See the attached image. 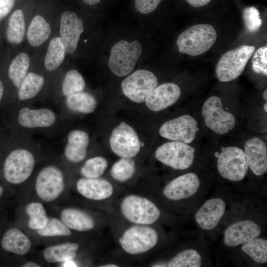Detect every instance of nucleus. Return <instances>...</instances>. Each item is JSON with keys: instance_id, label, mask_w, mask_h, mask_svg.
I'll return each instance as SVG.
<instances>
[{"instance_id": "f257e3e1", "label": "nucleus", "mask_w": 267, "mask_h": 267, "mask_svg": "<svg viewBox=\"0 0 267 267\" xmlns=\"http://www.w3.org/2000/svg\"><path fill=\"white\" fill-rule=\"evenodd\" d=\"M217 38L216 31L212 25L197 24L181 33L178 37L177 44L180 52L195 56L210 49Z\"/></svg>"}, {"instance_id": "f03ea898", "label": "nucleus", "mask_w": 267, "mask_h": 267, "mask_svg": "<svg viewBox=\"0 0 267 267\" xmlns=\"http://www.w3.org/2000/svg\"><path fill=\"white\" fill-rule=\"evenodd\" d=\"M120 211L127 221L135 224H152L161 215L160 209L152 201L135 194L127 195L122 200Z\"/></svg>"}, {"instance_id": "7ed1b4c3", "label": "nucleus", "mask_w": 267, "mask_h": 267, "mask_svg": "<svg viewBox=\"0 0 267 267\" xmlns=\"http://www.w3.org/2000/svg\"><path fill=\"white\" fill-rule=\"evenodd\" d=\"M141 53V45L137 40L118 42L111 49L108 60L110 71L120 77L128 75L134 68Z\"/></svg>"}, {"instance_id": "20e7f679", "label": "nucleus", "mask_w": 267, "mask_h": 267, "mask_svg": "<svg viewBox=\"0 0 267 267\" xmlns=\"http://www.w3.org/2000/svg\"><path fill=\"white\" fill-rule=\"evenodd\" d=\"M158 239V233L154 228L148 225L135 224L124 231L119 239V243L125 252L136 255L153 248Z\"/></svg>"}, {"instance_id": "39448f33", "label": "nucleus", "mask_w": 267, "mask_h": 267, "mask_svg": "<svg viewBox=\"0 0 267 267\" xmlns=\"http://www.w3.org/2000/svg\"><path fill=\"white\" fill-rule=\"evenodd\" d=\"M255 49L254 46L242 45L224 53L216 68L218 80L227 82L237 78L243 72Z\"/></svg>"}, {"instance_id": "423d86ee", "label": "nucleus", "mask_w": 267, "mask_h": 267, "mask_svg": "<svg viewBox=\"0 0 267 267\" xmlns=\"http://www.w3.org/2000/svg\"><path fill=\"white\" fill-rule=\"evenodd\" d=\"M217 168L223 178L233 181L241 180L249 169L244 151L235 146L222 147L217 160Z\"/></svg>"}, {"instance_id": "0eeeda50", "label": "nucleus", "mask_w": 267, "mask_h": 267, "mask_svg": "<svg viewBox=\"0 0 267 267\" xmlns=\"http://www.w3.org/2000/svg\"><path fill=\"white\" fill-rule=\"evenodd\" d=\"M195 149L187 143L171 141L160 146L156 150V158L163 164L176 170L190 167L194 159Z\"/></svg>"}, {"instance_id": "6e6552de", "label": "nucleus", "mask_w": 267, "mask_h": 267, "mask_svg": "<svg viewBox=\"0 0 267 267\" xmlns=\"http://www.w3.org/2000/svg\"><path fill=\"white\" fill-rule=\"evenodd\" d=\"M32 153L25 149H17L6 157L3 166L5 179L12 184H19L31 176L35 166Z\"/></svg>"}, {"instance_id": "1a4fd4ad", "label": "nucleus", "mask_w": 267, "mask_h": 267, "mask_svg": "<svg viewBox=\"0 0 267 267\" xmlns=\"http://www.w3.org/2000/svg\"><path fill=\"white\" fill-rule=\"evenodd\" d=\"M158 80L152 72L140 69L135 71L121 83L124 95L132 101L141 103L157 86Z\"/></svg>"}, {"instance_id": "9d476101", "label": "nucleus", "mask_w": 267, "mask_h": 267, "mask_svg": "<svg viewBox=\"0 0 267 267\" xmlns=\"http://www.w3.org/2000/svg\"><path fill=\"white\" fill-rule=\"evenodd\" d=\"M202 115L206 126L219 134L227 133L235 124L234 116L223 109L222 100L218 96H212L206 100L202 107Z\"/></svg>"}, {"instance_id": "9b49d317", "label": "nucleus", "mask_w": 267, "mask_h": 267, "mask_svg": "<svg viewBox=\"0 0 267 267\" xmlns=\"http://www.w3.org/2000/svg\"><path fill=\"white\" fill-rule=\"evenodd\" d=\"M109 143L112 151L121 158L134 157L141 147L136 132L125 122H121L112 131Z\"/></svg>"}, {"instance_id": "f8f14e48", "label": "nucleus", "mask_w": 267, "mask_h": 267, "mask_svg": "<svg viewBox=\"0 0 267 267\" xmlns=\"http://www.w3.org/2000/svg\"><path fill=\"white\" fill-rule=\"evenodd\" d=\"M65 186L62 172L54 166H48L39 173L36 180V191L42 200L51 202L58 198Z\"/></svg>"}, {"instance_id": "ddd939ff", "label": "nucleus", "mask_w": 267, "mask_h": 267, "mask_svg": "<svg viewBox=\"0 0 267 267\" xmlns=\"http://www.w3.org/2000/svg\"><path fill=\"white\" fill-rule=\"evenodd\" d=\"M198 130L196 120L185 115L164 123L159 129V134L166 139L188 144L194 140Z\"/></svg>"}, {"instance_id": "4468645a", "label": "nucleus", "mask_w": 267, "mask_h": 267, "mask_svg": "<svg viewBox=\"0 0 267 267\" xmlns=\"http://www.w3.org/2000/svg\"><path fill=\"white\" fill-rule=\"evenodd\" d=\"M84 29L83 19L76 13L66 11L61 14L59 34L66 53L70 54L75 52Z\"/></svg>"}, {"instance_id": "2eb2a0df", "label": "nucleus", "mask_w": 267, "mask_h": 267, "mask_svg": "<svg viewBox=\"0 0 267 267\" xmlns=\"http://www.w3.org/2000/svg\"><path fill=\"white\" fill-rule=\"evenodd\" d=\"M200 182L192 173L180 176L169 182L163 188V194L167 199L179 201L189 198L198 191Z\"/></svg>"}, {"instance_id": "dca6fc26", "label": "nucleus", "mask_w": 267, "mask_h": 267, "mask_svg": "<svg viewBox=\"0 0 267 267\" xmlns=\"http://www.w3.org/2000/svg\"><path fill=\"white\" fill-rule=\"evenodd\" d=\"M261 233L260 226L255 222L242 220L231 224L225 229L223 242L228 246H237L258 237Z\"/></svg>"}, {"instance_id": "f3484780", "label": "nucleus", "mask_w": 267, "mask_h": 267, "mask_svg": "<svg viewBox=\"0 0 267 267\" xmlns=\"http://www.w3.org/2000/svg\"><path fill=\"white\" fill-rule=\"evenodd\" d=\"M180 94V89L177 85L166 83L157 86L147 95L145 102L150 110L158 112L175 103Z\"/></svg>"}, {"instance_id": "a211bd4d", "label": "nucleus", "mask_w": 267, "mask_h": 267, "mask_svg": "<svg viewBox=\"0 0 267 267\" xmlns=\"http://www.w3.org/2000/svg\"><path fill=\"white\" fill-rule=\"evenodd\" d=\"M225 202L220 198L206 201L195 214V220L203 229L211 230L219 224L225 211Z\"/></svg>"}, {"instance_id": "6ab92c4d", "label": "nucleus", "mask_w": 267, "mask_h": 267, "mask_svg": "<svg viewBox=\"0 0 267 267\" xmlns=\"http://www.w3.org/2000/svg\"><path fill=\"white\" fill-rule=\"evenodd\" d=\"M244 153L251 171L262 176L267 171V148L265 143L258 137H252L245 143Z\"/></svg>"}, {"instance_id": "aec40b11", "label": "nucleus", "mask_w": 267, "mask_h": 267, "mask_svg": "<svg viewBox=\"0 0 267 267\" xmlns=\"http://www.w3.org/2000/svg\"><path fill=\"white\" fill-rule=\"evenodd\" d=\"M76 187L83 197L95 201L108 199L114 192L112 184L107 180L99 178H80L77 181Z\"/></svg>"}, {"instance_id": "412c9836", "label": "nucleus", "mask_w": 267, "mask_h": 267, "mask_svg": "<svg viewBox=\"0 0 267 267\" xmlns=\"http://www.w3.org/2000/svg\"><path fill=\"white\" fill-rule=\"evenodd\" d=\"M55 120L54 112L47 108L31 109L24 107L19 111L18 116L19 124L27 128L49 127L54 124Z\"/></svg>"}, {"instance_id": "4be33fe9", "label": "nucleus", "mask_w": 267, "mask_h": 267, "mask_svg": "<svg viewBox=\"0 0 267 267\" xmlns=\"http://www.w3.org/2000/svg\"><path fill=\"white\" fill-rule=\"evenodd\" d=\"M89 142V136L86 132L79 130L70 132L64 149L66 158L75 163L82 161L87 156Z\"/></svg>"}, {"instance_id": "5701e85b", "label": "nucleus", "mask_w": 267, "mask_h": 267, "mask_svg": "<svg viewBox=\"0 0 267 267\" xmlns=\"http://www.w3.org/2000/svg\"><path fill=\"white\" fill-rule=\"evenodd\" d=\"M61 219L70 229L78 231H87L93 229L95 222L89 214L76 208H67L61 213Z\"/></svg>"}, {"instance_id": "b1692460", "label": "nucleus", "mask_w": 267, "mask_h": 267, "mask_svg": "<svg viewBox=\"0 0 267 267\" xmlns=\"http://www.w3.org/2000/svg\"><path fill=\"white\" fill-rule=\"evenodd\" d=\"M2 248L18 255L27 254L31 247L30 239L19 229L12 228L4 233L1 240Z\"/></svg>"}, {"instance_id": "393cba45", "label": "nucleus", "mask_w": 267, "mask_h": 267, "mask_svg": "<svg viewBox=\"0 0 267 267\" xmlns=\"http://www.w3.org/2000/svg\"><path fill=\"white\" fill-rule=\"evenodd\" d=\"M50 34L51 28L49 23L42 16L37 15L32 19L26 35L30 45L38 47L48 39Z\"/></svg>"}, {"instance_id": "a878e982", "label": "nucleus", "mask_w": 267, "mask_h": 267, "mask_svg": "<svg viewBox=\"0 0 267 267\" xmlns=\"http://www.w3.org/2000/svg\"><path fill=\"white\" fill-rule=\"evenodd\" d=\"M79 245L76 243H65L45 248L43 255L49 263H53L73 260L76 256Z\"/></svg>"}, {"instance_id": "bb28decb", "label": "nucleus", "mask_w": 267, "mask_h": 267, "mask_svg": "<svg viewBox=\"0 0 267 267\" xmlns=\"http://www.w3.org/2000/svg\"><path fill=\"white\" fill-rule=\"evenodd\" d=\"M66 97L67 107L75 112L89 114L93 112L97 106L95 97L87 92H78Z\"/></svg>"}, {"instance_id": "cd10ccee", "label": "nucleus", "mask_w": 267, "mask_h": 267, "mask_svg": "<svg viewBox=\"0 0 267 267\" xmlns=\"http://www.w3.org/2000/svg\"><path fill=\"white\" fill-rule=\"evenodd\" d=\"M25 33V17L23 11L18 9L10 15L6 35L7 41L13 44L22 42Z\"/></svg>"}, {"instance_id": "c85d7f7f", "label": "nucleus", "mask_w": 267, "mask_h": 267, "mask_svg": "<svg viewBox=\"0 0 267 267\" xmlns=\"http://www.w3.org/2000/svg\"><path fill=\"white\" fill-rule=\"evenodd\" d=\"M66 51L60 37L52 38L47 47L44 58L45 68L49 71L57 69L63 63Z\"/></svg>"}, {"instance_id": "c756f323", "label": "nucleus", "mask_w": 267, "mask_h": 267, "mask_svg": "<svg viewBox=\"0 0 267 267\" xmlns=\"http://www.w3.org/2000/svg\"><path fill=\"white\" fill-rule=\"evenodd\" d=\"M44 82L42 76L33 72L28 73L18 88V99L23 101L34 97L42 89Z\"/></svg>"}, {"instance_id": "7c9ffc66", "label": "nucleus", "mask_w": 267, "mask_h": 267, "mask_svg": "<svg viewBox=\"0 0 267 267\" xmlns=\"http://www.w3.org/2000/svg\"><path fill=\"white\" fill-rule=\"evenodd\" d=\"M30 63L29 56L24 52L19 53L10 63L8 76L16 88H19L28 74Z\"/></svg>"}, {"instance_id": "2f4dec72", "label": "nucleus", "mask_w": 267, "mask_h": 267, "mask_svg": "<svg viewBox=\"0 0 267 267\" xmlns=\"http://www.w3.org/2000/svg\"><path fill=\"white\" fill-rule=\"evenodd\" d=\"M242 251L253 261L259 264L267 262V240L256 237L242 244Z\"/></svg>"}, {"instance_id": "473e14b6", "label": "nucleus", "mask_w": 267, "mask_h": 267, "mask_svg": "<svg viewBox=\"0 0 267 267\" xmlns=\"http://www.w3.org/2000/svg\"><path fill=\"white\" fill-rule=\"evenodd\" d=\"M202 257L195 250H183L173 257L167 264L169 267H199L202 265Z\"/></svg>"}, {"instance_id": "72a5a7b5", "label": "nucleus", "mask_w": 267, "mask_h": 267, "mask_svg": "<svg viewBox=\"0 0 267 267\" xmlns=\"http://www.w3.org/2000/svg\"><path fill=\"white\" fill-rule=\"evenodd\" d=\"M135 170V162L133 159L121 158L112 165L110 175L114 180L124 182L134 176Z\"/></svg>"}, {"instance_id": "f704fd0d", "label": "nucleus", "mask_w": 267, "mask_h": 267, "mask_svg": "<svg viewBox=\"0 0 267 267\" xmlns=\"http://www.w3.org/2000/svg\"><path fill=\"white\" fill-rule=\"evenodd\" d=\"M25 211L29 217L28 226L32 229L39 230L42 228L49 220L44 207L40 203L32 202L29 204Z\"/></svg>"}, {"instance_id": "c9c22d12", "label": "nucleus", "mask_w": 267, "mask_h": 267, "mask_svg": "<svg viewBox=\"0 0 267 267\" xmlns=\"http://www.w3.org/2000/svg\"><path fill=\"white\" fill-rule=\"evenodd\" d=\"M86 87L85 81L82 75L76 70L67 72L62 85L63 94L67 96L71 94L82 91Z\"/></svg>"}, {"instance_id": "e433bc0d", "label": "nucleus", "mask_w": 267, "mask_h": 267, "mask_svg": "<svg viewBox=\"0 0 267 267\" xmlns=\"http://www.w3.org/2000/svg\"><path fill=\"white\" fill-rule=\"evenodd\" d=\"M107 166L108 162L104 157H92L86 161L81 168L80 173L86 178H98L103 174Z\"/></svg>"}, {"instance_id": "4c0bfd02", "label": "nucleus", "mask_w": 267, "mask_h": 267, "mask_svg": "<svg viewBox=\"0 0 267 267\" xmlns=\"http://www.w3.org/2000/svg\"><path fill=\"white\" fill-rule=\"evenodd\" d=\"M42 236H69L72 234L70 228L64 223L56 218L49 219L46 225L38 230Z\"/></svg>"}, {"instance_id": "58836bf2", "label": "nucleus", "mask_w": 267, "mask_h": 267, "mask_svg": "<svg viewBox=\"0 0 267 267\" xmlns=\"http://www.w3.org/2000/svg\"><path fill=\"white\" fill-rule=\"evenodd\" d=\"M242 18L245 27L249 32H256L262 25L260 12L254 6L244 8L242 13Z\"/></svg>"}, {"instance_id": "ea45409f", "label": "nucleus", "mask_w": 267, "mask_h": 267, "mask_svg": "<svg viewBox=\"0 0 267 267\" xmlns=\"http://www.w3.org/2000/svg\"><path fill=\"white\" fill-rule=\"evenodd\" d=\"M252 68L254 72L267 76V46L259 48L253 54Z\"/></svg>"}, {"instance_id": "a19ab883", "label": "nucleus", "mask_w": 267, "mask_h": 267, "mask_svg": "<svg viewBox=\"0 0 267 267\" xmlns=\"http://www.w3.org/2000/svg\"><path fill=\"white\" fill-rule=\"evenodd\" d=\"M162 0H134L136 9L141 14H148L153 11Z\"/></svg>"}, {"instance_id": "79ce46f5", "label": "nucleus", "mask_w": 267, "mask_h": 267, "mask_svg": "<svg viewBox=\"0 0 267 267\" xmlns=\"http://www.w3.org/2000/svg\"><path fill=\"white\" fill-rule=\"evenodd\" d=\"M15 0H0V20L5 17L14 6Z\"/></svg>"}, {"instance_id": "37998d69", "label": "nucleus", "mask_w": 267, "mask_h": 267, "mask_svg": "<svg viewBox=\"0 0 267 267\" xmlns=\"http://www.w3.org/2000/svg\"><path fill=\"white\" fill-rule=\"evenodd\" d=\"M190 5L195 7H199L208 4L211 0H185Z\"/></svg>"}, {"instance_id": "c03bdc74", "label": "nucleus", "mask_w": 267, "mask_h": 267, "mask_svg": "<svg viewBox=\"0 0 267 267\" xmlns=\"http://www.w3.org/2000/svg\"><path fill=\"white\" fill-rule=\"evenodd\" d=\"M77 264L73 260H68L64 262L63 267H77Z\"/></svg>"}, {"instance_id": "a18cd8bd", "label": "nucleus", "mask_w": 267, "mask_h": 267, "mask_svg": "<svg viewBox=\"0 0 267 267\" xmlns=\"http://www.w3.org/2000/svg\"><path fill=\"white\" fill-rule=\"evenodd\" d=\"M23 267H40L41 266L39 265L32 262H29L26 263V264H24L22 266Z\"/></svg>"}, {"instance_id": "49530a36", "label": "nucleus", "mask_w": 267, "mask_h": 267, "mask_svg": "<svg viewBox=\"0 0 267 267\" xmlns=\"http://www.w3.org/2000/svg\"><path fill=\"white\" fill-rule=\"evenodd\" d=\"M85 3L89 5H95L98 3L101 0H82Z\"/></svg>"}, {"instance_id": "de8ad7c7", "label": "nucleus", "mask_w": 267, "mask_h": 267, "mask_svg": "<svg viewBox=\"0 0 267 267\" xmlns=\"http://www.w3.org/2000/svg\"><path fill=\"white\" fill-rule=\"evenodd\" d=\"M4 91V87L2 83L0 80V101L1 100Z\"/></svg>"}, {"instance_id": "09e8293b", "label": "nucleus", "mask_w": 267, "mask_h": 267, "mask_svg": "<svg viewBox=\"0 0 267 267\" xmlns=\"http://www.w3.org/2000/svg\"><path fill=\"white\" fill-rule=\"evenodd\" d=\"M101 267H117L118 266L115 264L108 263L100 266Z\"/></svg>"}, {"instance_id": "8fccbe9b", "label": "nucleus", "mask_w": 267, "mask_h": 267, "mask_svg": "<svg viewBox=\"0 0 267 267\" xmlns=\"http://www.w3.org/2000/svg\"><path fill=\"white\" fill-rule=\"evenodd\" d=\"M263 97L265 100H267V89H266L264 92Z\"/></svg>"}, {"instance_id": "3c124183", "label": "nucleus", "mask_w": 267, "mask_h": 267, "mask_svg": "<svg viewBox=\"0 0 267 267\" xmlns=\"http://www.w3.org/2000/svg\"><path fill=\"white\" fill-rule=\"evenodd\" d=\"M3 191V190L2 187L0 186V197L2 195Z\"/></svg>"}, {"instance_id": "603ef678", "label": "nucleus", "mask_w": 267, "mask_h": 267, "mask_svg": "<svg viewBox=\"0 0 267 267\" xmlns=\"http://www.w3.org/2000/svg\"><path fill=\"white\" fill-rule=\"evenodd\" d=\"M265 111L267 112V103L266 102L264 106Z\"/></svg>"}]
</instances>
